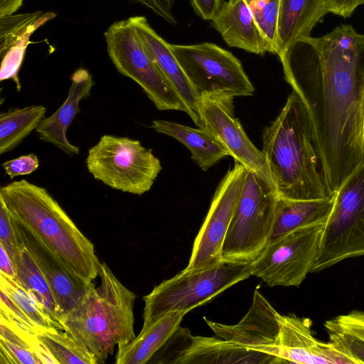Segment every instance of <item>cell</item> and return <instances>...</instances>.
Masks as SVG:
<instances>
[{"label": "cell", "instance_id": "obj_1", "mask_svg": "<svg viewBox=\"0 0 364 364\" xmlns=\"http://www.w3.org/2000/svg\"><path fill=\"white\" fill-rule=\"evenodd\" d=\"M278 56L286 81L309 114L321 173L331 194L364 160V34L343 24L323 36L300 38Z\"/></svg>", "mask_w": 364, "mask_h": 364}, {"label": "cell", "instance_id": "obj_2", "mask_svg": "<svg viewBox=\"0 0 364 364\" xmlns=\"http://www.w3.org/2000/svg\"><path fill=\"white\" fill-rule=\"evenodd\" d=\"M262 151L279 197L316 200L331 195L321 173L309 114L295 92L264 130Z\"/></svg>", "mask_w": 364, "mask_h": 364}, {"label": "cell", "instance_id": "obj_3", "mask_svg": "<svg viewBox=\"0 0 364 364\" xmlns=\"http://www.w3.org/2000/svg\"><path fill=\"white\" fill-rule=\"evenodd\" d=\"M0 199L11 216L40 240L81 284L88 286L100 274L101 263L92 242L48 193L26 180L0 189Z\"/></svg>", "mask_w": 364, "mask_h": 364}, {"label": "cell", "instance_id": "obj_4", "mask_svg": "<svg viewBox=\"0 0 364 364\" xmlns=\"http://www.w3.org/2000/svg\"><path fill=\"white\" fill-rule=\"evenodd\" d=\"M100 284H90L75 306L62 320L63 330L72 336L103 363L114 348L128 344L134 331V304L136 296L124 286L104 262Z\"/></svg>", "mask_w": 364, "mask_h": 364}, {"label": "cell", "instance_id": "obj_5", "mask_svg": "<svg viewBox=\"0 0 364 364\" xmlns=\"http://www.w3.org/2000/svg\"><path fill=\"white\" fill-rule=\"evenodd\" d=\"M278 198L272 183L246 169L238 203L223 242V260L247 264L258 257L272 235Z\"/></svg>", "mask_w": 364, "mask_h": 364}, {"label": "cell", "instance_id": "obj_6", "mask_svg": "<svg viewBox=\"0 0 364 364\" xmlns=\"http://www.w3.org/2000/svg\"><path fill=\"white\" fill-rule=\"evenodd\" d=\"M248 263L223 260L209 268L182 270L143 297V326L176 311L188 313L251 275Z\"/></svg>", "mask_w": 364, "mask_h": 364}, {"label": "cell", "instance_id": "obj_7", "mask_svg": "<svg viewBox=\"0 0 364 364\" xmlns=\"http://www.w3.org/2000/svg\"><path fill=\"white\" fill-rule=\"evenodd\" d=\"M86 166L93 178L124 192H148L161 171L160 160L137 139L102 136L88 151Z\"/></svg>", "mask_w": 364, "mask_h": 364}, {"label": "cell", "instance_id": "obj_8", "mask_svg": "<svg viewBox=\"0 0 364 364\" xmlns=\"http://www.w3.org/2000/svg\"><path fill=\"white\" fill-rule=\"evenodd\" d=\"M364 256V160L336 191L311 273Z\"/></svg>", "mask_w": 364, "mask_h": 364}, {"label": "cell", "instance_id": "obj_9", "mask_svg": "<svg viewBox=\"0 0 364 364\" xmlns=\"http://www.w3.org/2000/svg\"><path fill=\"white\" fill-rule=\"evenodd\" d=\"M107 53L117 71L136 82L159 110L193 114L149 56L129 18L115 21L105 32Z\"/></svg>", "mask_w": 364, "mask_h": 364}, {"label": "cell", "instance_id": "obj_10", "mask_svg": "<svg viewBox=\"0 0 364 364\" xmlns=\"http://www.w3.org/2000/svg\"><path fill=\"white\" fill-rule=\"evenodd\" d=\"M170 46L200 98L253 95V85L230 51L210 42Z\"/></svg>", "mask_w": 364, "mask_h": 364}, {"label": "cell", "instance_id": "obj_11", "mask_svg": "<svg viewBox=\"0 0 364 364\" xmlns=\"http://www.w3.org/2000/svg\"><path fill=\"white\" fill-rule=\"evenodd\" d=\"M325 223L299 227L269 241L248 263L250 275L269 287H299L311 272Z\"/></svg>", "mask_w": 364, "mask_h": 364}, {"label": "cell", "instance_id": "obj_12", "mask_svg": "<svg viewBox=\"0 0 364 364\" xmlns=\"http://www.w3.org/2000/svg\"><path fill=\"white\" fill-rule=\"evenodd\" d=\"M245 173L246 168L235 161L220 181L183 270L203 269L223 261V242L238 203Z\"/></svg>", "mask_w": 364, "mask_h": 364}, {"label": "cell", "instance_id": "obj_13", "mask_svg": "<svg viewBox=\"0 0 364 364\" xmlns=\"http://www.w3.org/2000/svg\"><path fill=\"white\" fill-rule=\"evenodd\" d=\"M232 99L201 97L200 113L203 127L225 146L235 161L273 184L264 155L252 143L240 121L234 116Z\"/></svg>", "mask_w": 364, "mask_h": 364}, {"label": "cell", "instance_id": "obj_14", "mask_svg": "<svg viewBox=\"0 0 364 364\" xmlns=\"http://www.w3.org/2000/svg\"><path fill=\"white\" fill-rule=\"evenodd\" d=\"M173 364H282L280 358L250 350L218 336H193L179 326L171 343Z\"/></svg>", "mask_w": 364, "mask_h": 364}, {"label": "cell", "instance_id": "obj_15", "mask_svg": "<svg viewBox=\"0 0 364 364\" xmlns=\"http://www.w3.org/2000/svg\"><path fill=\"white\" fill-rule=\"evenodd\" d=\"M203 318L215 336L247 349L279 358L278 312L257 289L254 291L247 312L236 324H223Z\"/></svg>", "mask_w": 364, "mask_h": 364}, {"label": "cell", "instance_id": "obj_16", "mask_svg": "<svg viewBox=\"0 0 364 364\" xmlns=\"http://www.w3.org/2000/svg\"><path fill=\"white\" fill-rule=\"evenodd\" d=\"M278 321L277 356L285 363L354 364L330 341L324 343L317 340L308 318L278 313Z\"/></svg>", "mask_w": 364, "mask_h": 364}, {"label": "cell", "instance_id": "obj_17", "mask_svg": "<svg viewBox=\"0 0 364 364\" xmlns=\"http://www.w3.org/2000/svg\"><path fill=\"white\" fill-rule=\"evenodd\" d=\"M12 220L18 239L48 282L64 316L75 306L87 286L77 280L40 240L13 218Z\"/></svg>", "mask_w": 364, "mask_h": 364}, {"label": "cell", "instance_id": "obj_18", "mask_svg": "<svg viewBox=\"0 0 364 364\" xmlns=\"http://www.w3.org/2000/svg\"><path fill=\"white\" fill-rule=\"evenodd\" d=\"M54 12L36 11L0 16V80H12L20 91L18 73L31 35L55 18Z\"/></svg>", "mask_w": 364, "mask_h": 364}, {"label": "cell", "instance_id": "obj_19", "mask_svg": "<svg viewBox=\"0 0 364 364\" xmlns=\"http://www.w3.org/2000/svg\"><path fill=\"white\" fill-rule=\"evenodd\" d=\"M151 60L193 114V122L203 127L200 98L196 92L175 57L170 43L161 37L142 16L129 18Z\"/></svg>", "mask_w": 364, "mask_h": 364}, {"label": "cell", "instance_id": "obj_20", "mask_svg": "<svg viewBox=\"0 0 364 364\" xmlns=\"http://www.w3.org/2000/svg\"><path fill=\"white\" fill-rule=\"evenodd\" d=\"M211 23L230 47L260 55L274 54L246 0L224 1Z\"/></svg>", "mask_w": 364, "mask_h": 364}, {"label": "cell", "instance_id": "obj_21", "mask_svg": "<svg viewBox=\"0 0 364 364\" xmlns=\"http://www.w3.org/2000/svg\"><path fill=\"white\" fill-rule=\"evenodd\" d=\"M70 79V87L64 102L51 116L45 117L36 131L40 140L50 143L73 156L80 153V148L69 141L67 131L80 112V102L90 95L95 83L92 75L85 68L76 70Z\"/></svg>", "mask_w": 364, "mask_h": 364}, {"label": "cell", "instance_id": "obj_22", "mask_svg": "<svg viewBox=\"0 0 364 364\" xmlns=\"http://www.w3.org/2000/svg\"><path fill=\"white\" fill-rule=\"evenodd\" d=\"M327 13L328 0H280L277 55L296 41L311 36Z\"/></svg>", "mask_w": 364, "mask_h": 364}, {"label": "cell", "instance_id": "obj_23", "mask_svg": "<svg viewBox=\"0 0 364 364\" xmlns=\"http://www.w3.org/2000/svg\"><path fill=\"white\" fill-rule=\"evenodd\" d=\"M185 312L166 314L143 326L135 338L118 348L117 364H145L161 350L180 326Z\"/></svg>", "mask_w": 364, "mask_h": 364}, {"label": "cell", "instance_id": "obj_24", "mask_svg": "<svg viewBox=\"0 0 364 364\" xmlns=\"http://www.w3.org/2000/svg\"><path fill=\"white\" fill-rule=\"evenodd\" d=\"M151 127L160 134L174 138L186 146L192 159L204 171L229 156L225 146L205 127L196 129L164 119L152 121Z\"/></svg>", "mask_w": 364, "mask_h": 364}, {"label": "cell", "instance_id": "obj_25", "mask_svg": "<svg viewBox=\"0 0 364 364\" xmlns=\"http://www.w3.org/2000/svg\"><path fill=\"white\" fill-rule=\"evenodd\" d=\"M336 195V191L327 198L316 200H291L279 197L269 241L299 227L326 223L333 209Z\"/></svg>", "mask_w": 364, "mask_h": 364}, {"label": "cell", "instance_id": "obj_26", "mask_svg": "<svg viewBox=\"0 0 364 364\" xmlns=\"http://www.w3.org/2000/svg\"><path fill=\"white\" fill-rule=\"evenodd\" d=\"M0 364L55 363L35 334L1 316Z\"/></svg>", "mask_w": 364, "mask_h": 364}, {"label": "cell", "instance_id": "obj_27", "mask_svg": "<svg viewBox=\"0 0 364 364\" xmlns=\"http://www.w3.org/2000/svg\"><path fill=\"white\" fill-rule=\"evenodd\" d=\"M11 259L15 268L18 282L51 318L61 325L63 314L48 282L23 243L20 250Z\"/></svg>", "mask_w": 364, "mask_h": 364}, {"label": "cell", "instance_id": "obj_28", "mask_svg": "<svg viewBox=\"0 0 364 364\" xmlns=\"http://www.w3.org/2000/svg\"><path fill=\"white\" fill-rule=\"evenodd\" d=\"M46 107L36 105L10 109L0 114V154L12 151L45 118Z\"/></svg>", "mask_w": 364, "mask_h": 364}, {"label": "cell", "instance_id": "obj_29", "mask_svg": "<svg viewBox=\"0 0 364 364\" xmlns=\"http://www.w3.org/2000/svg\"><path fill=\"white\" fill-rule=\"evenodd\" d=\"M36 336L55 363L98 364L92 354L63 330L39 328Z\"/></svg>", "mask_w": 364, "mask_h": 364}, {"label": "cell", "instance_id": "obj_30", "mask_svg": "<svg viewBox=\"0 0 364 364\" xmlns=\"http://www.w3.org/2000/svg\"><path fill=\"white\" fill-rule=\"evenodd\" d=\"M0 289L8 294L38 328L63 330L61 325L51 318L17 279L0 273Z\"/></svg>", "mask_w": 364, "mask_h": 364}, {"label": "cell", "instance_id": "obj_31", "mask_svg": "<svg viewBox=\"0 0 364 364\" xmlns=\"http://www.w3.org/2000/svg\"><path fill=\"white\" fill-rule=\"evenodd\" d=\"M261 33L277 53V29L280 0H246Z\"/></svg>", "mask_w": 364, "mask_h": 364}, {"label": "cell", "instance_id": "obj_32", "mask_svg": "<svg viewBox=\"0 0 364 364\" xmlns=\"http://www.w3.org/2000/svg\"><path fill=\"white\" fill-rule=\"evenodd\" d=\"M329 341L340 352L349 357L354 364H364V341L336 328L324 325Z\"/></svg>", "mask_w": 364, "mask_h": 364}, {"label": "cell", "instance_id": "obj_33", "mask_svg": "<svg viewBox=\"0 0 364 364\" xmlns=\"http://www.w3.org/2000/svg\"><path fill=\"white\" fill-rule=\"evenodd\" d=\"M1 316L17 324L28 332L35 334L39 329L18 305L5 292L0 289Z\"/></svg>", "mask_w": 364, "mask_h": 364}, {"label": "cell", "instance_id": "obj_34", "mask_svg": "<svg viewBox=\"0 0 364 364\" xmlns=\"http://www.w3.org/2000/svg\"><path fill=\"white\" fill-rule=\"evenodd\" d=\"M0 245H1L10 258L20 250L22 242L16 232L12 218L0 199Z\"/></svg>", "mask_w": 364, "mask_h": 364}, {"label": "cell", "instance_id": "obj_35", "mask_svg": "<svg viewBox=\"0 0 364 364\" xmlns=\"http://www.w3.org/2000/svg\"><path fill=\"white\" fill-rule=\"evenodd\" d=\"M328 325L364 341V311L354 310L326 321Z\"/></svg>", "mask_w": 364, "mask_h": 364}, {"label": "cell", "instance_id": "obj_36", "mask_svg": "<svg viewBox=\"0 0 364 364\" xmlns=\"http://www.w3.org/2000/svg\"><path fill=\"white\" fill-rule=\"evenodd\" d=\"M39 160L34 154L22 155L6 161L1 166L6 173L12 179L17 176L28 175L35 171L39 166Z\"/></svg>", "mask_w": 364, "mask_h": 364}, {"label": "cell", "instance_id": "obj_37", "mask_svg": "<svg viewBox=\"0 0 364 364\" xmlns=\"http://www.w3.org/2000/svg\"><path fill=\"white\" fill-rule=\"evenodd\" d=\"M224 0H190L194 12L202 19L211 21Z\"/></svg>", "mask_w": 364, "mask_h": 364}, {"label": "cell", "instance_id": "obj_38", "mask_svg": "<svg viewBox=\"0 0 364 364\" xmlns=\"http://www.w3.org/2000/svg\"><path fill=\"white\" fill-rule=\"evenodd\" d=\"M364 5V0H328V12L348 18L355 9Z\"/></svg>", "mask_w": 364, "mask_h": 364}, {"label": "cell", "instance_id": "obj_39", "mask_svg": "<svg viewBox=\"0 0 364 364\" xmlns=\"http://www.w3.org/2000/svg\"><path fill=\"white\" fill-rule=\"evenodd\" d=\"M0 273L9 277L17 279L14 264L1 245H0Z\"/></svg>", "mask_w": 364, "mask_h": 364}, {"label": "cell", "instance_id": "obj_40", "mask_svg": "<svg viewBox=\"0 0 364 364\" xmlns=\"http://www.w3.org/2000/svg\"><path fill=\"white\" fill-rule=\"evenodd\" d=\"M23 0H0V16L10 15L17 11Z\"/></svg>", "mask_w": 364, "mask_h": 364}, {"label": "cell", "instance_id": "obj_41", "mask_svg": "<svg viewBox=\"0 0 364 364\" xmlns=\"http://www.w3.org/2000/svg\"><path fill=\"white\" fill-rule=\"evenodd\" d=\"M360 116L362 125V141L364 150V73L363 75L361 90H360Z\"/></svg>", "mask_w": 364, "mask_h": 364}]
</instances>
